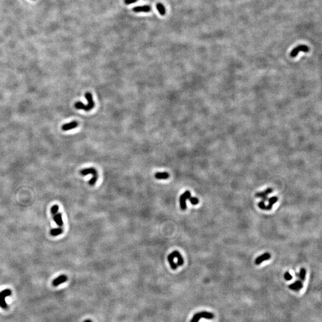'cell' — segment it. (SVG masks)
<instances>
[{"mask_svg":"<svg viewBox=\"0 0 322 322\" xmlns=\"http://www.w3.org/2000/svg\"><path fill=\"white\" fill-rule=\"evenodd\" d=\"M85 98L87 100V104H84L81 102H78L75 104V107L77 109H82L85 111H90L94 107V102L93 99L92 94L90 93H87L85 94Z\"/></svg>","mask_w":322,"mask_h":322,"instance_id":"6da1fadb","label":"cell"},{"mask_svg":"<svg viewBox=\"0 0 322 322\" xmlns=\"http://www.w3.org/2000/svg\"><path fill=\"white\" fill-rule=\"evenodd\" d=\"M80 174L82 176H87L88 174L92 175L91 179L89 181V184L90 186H94L95 182L97 181L99 178V175L97 171L94 168H88L86 169H83L80 171Z\"/></svg>","mask_w":322,"mask_h":322,"instance_id":"7a4b0ae2","label":"cell"},{"mask_svg":"<svg viewBox=\"0 0 322 322\" xmlns=\"http://www.w3.org/2000/svg\"><path fill=\"white\" fill-rule=\"evenodd\" d=\"M214 317V314L212 313L208 312V311H201V312L197 313L193 316L190 322H199L201 318L212 319Z\"/></svg>","mask_w":322,"mask_h":322,"instance_id":"3957f363","label":"cell"},{"mask_svg":"<svg viewBox=\"0 0 322 322\" xmlns=\"http://www.w3.org/2000/svg\"><path fill=\"white\" fill-rule=\"evenodd\" d=\"M12 294L10 289H6L0 292V307L5 309L7 308V304L6 302V298Z\"/></svg>","mask_w":322,"mask_h":322,"instance_id":"277c9868","label":"cell"},{"mask_svg":"<svg viewBox=\"0 0 322 322\" xmlns=\"http://www.w3.org/2000/svg\"><path fill=\"white\" fill-rule=\"evenodd\" d=\"M191 197V193L189 190H186L180 197V205L182 210L184 211L187 208L186 200Z\"/></svg>","mask_w":322,"mask_h":322,"instance_id":"5b68a950","label":"cell"},{"mask_svg":"<svg viewBox=\"0 0 322 322\" xmlns=\"http://www.w3.org/2000/svg\"><path fill=\"white\" fill-rule=\"evenodd\" d=\"M309 51H310V48L308 46L305 45H300L296 47L294 49H293L291 51V54H290V56H291V57H295L298 55L299 51L308 53Z\"/></svg>","mask_w":322,"mask_h":322,"instance_id":"8992f818","label":"cell"},{"mask_svg":"<svg viewBox=\"0 0 322 322\" xmlns=\"http://www.w3.org/2000/svg\"><path fill=\"white\" fill-rule=\"evenodd\" d=\"M270 258H271L270 254L268 253V252H265L263 254H262L261 255H260L256 258L255 260V264L256 265H260L263 261H267L268 260H270Z\"/></svg>","mask_w":322,"mask_h":322,"instance_id":"52a82bcc","label":"cell"},{"mask_svg":"<svg viewBox=\"0 0 322 322\" xmlns=\"http://www.w3.org/2000/svg\"><path fill=\"white\" fill-rule=\"evenodd\" d=\"M68 280V277L66 275H61L59 276V277H57V278H56L55 279H54L52 284L54 286H57L63 283H64L65 282H66Z\"/></svg>","mask_w":322,"mask_h":322,"instance_id":"ba28073f","label":"cell"},{"mask_svg":"<svg viewBox=\"0 0 322 322\" xmlns=\"http://www.w3.org/2000/svg\"><path fill=\"white\" fill-rule=\"evenodd\" d=\"M289 288L295 291H299L303 287V283L301 281H296L294 283L289 285Z\"/></svg>","mask_w":322,"mask_h":322,"instance_id":"9c48e42d","label":"cell"},{"mask_svg":"<svg viewBox=\"0 0 322 322\" xmlns=\"http://www.w3.org/2000/svg\"><path fill=\"white\" fill-rule=\"evenodd\" d=\"M78 126V123L77 121H72L70 123H67L64 124L61 126V129L63 131H68L72 130L73 128H77Z\"/></svg>","mask_w":322,"mask_h":322,"instance_id":"30bf717a","label":"cell"},{"mask_svg":"<svg viewBox=\"0 0 322 322\" xmlns=\"http://www.w3.org/2000/svg\"><path fill=\"white\" fill-rule=\"evenodd\" d=\"M133 11L134 12H149L151 11V7L149 6H138L133 8Z\"/></svg>","mask_w":322,"mask_h":322,"instance_id":"8fae6325","label":"cell"},{"mask_svg":"<svg viewBox=\"0 0 322 322\" xmlns=\"http://www.w3.org/2000/svg\"><path fill=\"white\" fill-rule=\"evenodd\" d=\"M273 190L272 188H267L266 190H265L261 192H257L256 193H255V196L256 198H262L263 197L265 196H267L268 195L270 194L273 192Z\"/></svg>","mask_w":322,"mask_h":322,"instance_id":"7c38bea8","label":"cell"},{"mask_svg":"<svg viewBox=\"0 0 322 322\" xmlns=\"http://www.w3.org/2000/svg\"><path fill=\"white\" fill-rule=\"evenodd\" d=\"M173 255L174 258H176L177 259V265L179 266H181L183 265L184 264V260L182 258V257L181 256V255L180 254V253L177 251H174L173 252L171 253Z\"/></svg>","mask_w":322,"mask_h":322,"instance_id":"4fadbf2b","label":"cell"},{"mask_svg":"<svg viewBox=\"0 0 322 322\" xmlns=\"http://www.w3.org/2000/svg\"><path fill=\"white\" fill-rule=\"evenodd\" d=\"M277 200H278V198L276 196H273L269 199H268L267 201L268 202V204L267 205H266V211L272 210L273 205L277 202Z\"/></svg>","mask_w":322,"mask_h":322,"instance_id":"5bb4252c","label":"cell"},{"mask_svg":"<svg viewBox=\"0 0 322 322\" xmlns=\"http://www.w3.org/2000/svg\"><path fill=\"white\" fill-rule=\"evenodd\" d=\"M53 215L54 220H55V221L57 223V224L59 225V227H61L63 224L61 214L60 213H59L58 212H57L56 213L54 214Z\"/></svg>","mask_w":322,"mask_h":322,"instance_id":"9a60e30c","label":"cell"},{"mask_svg":"<svg viewBox=\"0 0 322 322\" xmlns=\"http://www.w3.org/2000/svg\"><path fill=\"white\" fill-rule=\"evenodd\" d=\"M155 177L158 180H167L169 177V174L167 172H158L155 174Z\"/></svg>","mask_w":322,"mask_h":322,"instance_id":"2e32d148","label":"cell"},{"mask_svg":"<svg viewBox=\"0 0 322 322\" xmlns=\"http://www.w3.org/2000/svg\"><path fill=\"white\" fill-rule=\"evenodd\" d=\"M168 261L171 265V267L173 270H176L177 268V264L174 263V257L172 254L168 255Z\"/></svg>","mask_w":322,"mask_h":322,"instance_id":"e0dca14e","label":"cell"},{"mask_svg":"<svg viewBox=\"0 0 322 322\" xmlns=\"http://www.w3.org/2000/svg\"><path fill=\"white\" fill-rule=\"evenodd\" d=\"M156 8L160 15L164 16L165 15V13H166L165 8L162 3H158L156 5Z\"/></svg>","mask_w":322,"mask_h":322,"instance_id":"ac0fdd59","label":"cell"},{"mask_svg":"<svg viewBox=\"0 0 322 322\" xmlns=\"http://www.w3.org/2000/svg\"><path fill=\"white\" fill-rule=\"evenodd\" d=\"M50 234L53 236H57L63 233V229L61 227L53 229L50 230Z\"/></svg>","mask_w":322,"mask_h":322,"instance_id":"d6986e66","label":"cell"},{"mask_svg":"<svg viewBox=\"0 0 322 322\" xmlns=\"http://www.w3.org/2000/svg\"><path fill=\"white\" fill-rule=\"evenodd\" d=\"M306 273H307V271L304 268H302L300 270V272H299V278H300L301 281H305V276H306Z\"/></svg>","mask_w":322,"mask_h":322,"instance_id":"ffe728a7","label":"cell"},{"mask_svg":"<svg viewBox=\"0 0 322 322\" xmlns=\"http://www.w3.org/2000/svg\"><path fill=\"white\" fill-rule=\"evenodd\" d=\"M189 200L190 202L192 204V205H197V204L199 203V199H198V198H195V197H190V198L189 199Z\"/></svg>","mask_w":322,"mask_h":322,"instance_id":"44dd1931","label":"cell"},{"mask_svg":"<svg viewBox=\"0 0 322 322\" xmlns=\"http://www.w3.org/2000/svg\"><path fill=\"white\" fill-rule=\"evenodd\" d=\"M258 207L260 209L266 211V205L265 204V202L264 201L261 200L258 203Z\"/></svg>","mask_w":322,"mask_h":322,"instance_id":"7402d4cb","label":"cell"},{"mask_svg":"<svg viewBox=\"0 0 322 322\" xmlns=\"http://www.w3.org/2000/svg\"><path fill=\"white\" fill-rule=\"evenodd\" d=\"M284 277L286 281H291L292 279V276L289 273V272H287L284 274Z\"/></svg>","mask_w":322,"mask_h":322,"instance_id":"603a6c76","label":"cell"},{"mask_svg":"<svg viewBox=\"0 0 322 322\" xmlns=\"http://www.w3.org/2000/svg\"><path fill=\"white\" fill-rule=\"evenodd\" d=\"M137 1H138V0H125L124 3H125V4L128 5V4H130L134 3L137 2Z\"/></svg>","mask_w":322,"mask_h":322,"instance_id":"cb8c5ba5","label":"cell"},{"mask_svg":"<svg viewBox=\"0 0 322 322\" xmlns=\"http://www.w3.org/2000/svg\"><path fill=\"white\" fill-rule=\"evenodd\" d=\"M268 196H265V197H263V198H261V200H263V201H264V202H265L266 201L268 200Z\"/></svg>","mask_w":322,"mask_h":322,"instance_id":"d4e9b609","label":"cell"},{"mask_svg":"<svg viewBox=\"0 0 322 322\" xmlns=\"http://www.w3.org/2000/svg\"><path fill=\"white\" fill-rule=\"evenodd\" d=\"M84 322H92V321L90 320H86Z\"/></svg>","mask_w":322,"mask_h":322,"instance_id":"484cf974","label":"cell"}]
</instances>
